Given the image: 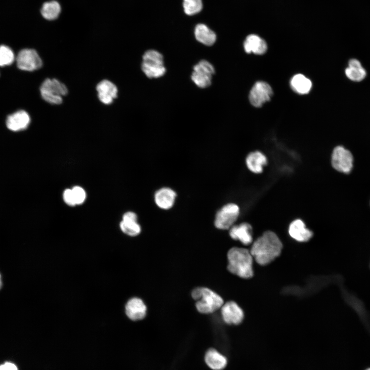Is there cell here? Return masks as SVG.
Instances as JSON below:
<instances>
[{"mask_svg": "<svg viewBox=\"0 0 370 370\" xmlns=\"http://www.w3.org/2000/svg\"><path fill=\"white\" fill-rule=\"evenodd\" d=\"M14 58V53L10 47L5 45L0 46V66L11 65Z\"/></svg>", "mask_w": 370, "mask_h": 370, "instance_id": "obj_26", "label": "cell"}, {"mask_svg": "<svg viewBox=\"0 0 370 370\" xmlns=\"http://www.w3.org/2000/svg\"><path fill=\"white\" fill-rule=\"evenodd\" d=\"M192 297L196 301L197 310L201 313L215 312L224 304L221 297L212 290L206 287H197L192 292Z\"/></svg>", "mask_w": 370, "mask_h": 370, "instance_id": "obj_3", "label": "cell"}, {"mask_svg": "<svg viewBox=\"0 0 370 370\" xmlns=\"http://www.w3.org/2000/svg\"><path fill=\"white\" fill-rule=\"evenodd\" d=\"M2 281H1V274H0V289L2 287Z\"/></svg>", "mask_w": 370, "mask_h": 370, "instance_id": "obj_32", "label": "cell"}, {"mask_svg": "<svg viewBox=\"0 0 370 370\" xmlns=\"http://www.w3.org/2000/svg\"><path fill=\"white\" fill-rule=\"evenodd\" d=\"M30 122L29 114L25 110H18L8 116L6 125L12 131L17 132L26 129Z\"/></svg>", "mask_w": 370, "mask_h": 370, "instance_id": "obj_14", "label": "cell"}, {"mask_svg": "<svg viewBox=\"0 0 370 370\" xmlns=\"http://www.w3.org/2000/svg\"><path fill=\"white\" fill-rule=\"evenodd\" d=\"M246 162L249 170L254 173H260L263 171V166L266 165L267 159L262 153L255 151L247 156Z\"/></svg>", "mask_w": 370, "mask_h": 370, "instance_id": "obj_20", "label": "cell"}, {"mask_svg": "<svg viewBox=\"0 0 370 370\" xmlns=\"http://www.w3.org/2000/svg\"><path fill=\"white\" fill-rule=\"evenodd\" d=\"M214 72V68L210 62L201 60L194 66L191 79L198 87L206 88L211 85Z\"/></svg>", "mask_w": 370, "mask_h": 370, "instance_id": "obj_7", "label": "cell"}, {"mask_svg": "<svg viewBox=\"0 0 370 370\" xmlns=\"http://www.w3.org/2000/svg\"><path fill=\"white\" fill-rule=\"evenodd\" d=\"M16 60L18 68L23 70L32 71L40 69L42 66L41 58L33 49L21 50Z\"/></svg>", "mask_w": 370, "mask_h": 370, "instance_id": "obj_8", "label": "cell"}, {"mask_svg": "<svg viewBox=\"0 0 370 370\" xmlns=\"http://www.w3.org/2000/svg\"><path fill=\"white\" fill-rule=\"evenodd\" d=\"M64 202L69 206L76 205L71 189H66L63 194Z\"/></svg>", "mask_w": 370, "mask_h": 370, "instance_id": "obj_29", "label": "cell"}, {"mask_svg": "<svg viewBox=\"0 0 370 370\" xmlns=\"http://www.w3.org/2000/svg\"><path fill=\"white\" fill-rule=\"evenodd\" d=\"M288 232L292 238L300 242L309 240L313 235L312 232L306 228L304 222L299 219L291 223Z\"/></svg>", "mask_w": 370, "mask_h": 370, "instance_id": "obj_17", "label": "cell"}, {"mask_svg": "<svg viewBox=\"0 0 370 370\" xmlns=\"http://www.w3.org/2000/svg\"><path fill=\"white\" fill-rule=\"evenodd\" d=\"M0 370H18V369L14 363L7 362L0 365Z\"/></svg>", "mask_w": 370, "mask_h": 370, "instance_id": "obj_31", "label": "cell"}, {"mask_svg": "<svg viewBox=\"0 0 370 370\" xmlns=\"http://www.w3.org/2000/svg\"><path fill=\"white\" fill-rule=\"evenodd\" d=\"M227 257V269L231 273L244 279L253 276V258L247 249L233 247L229 250Z\"/></svg>", "mask_w": 370, "mask_h": 370, "instance_id": "obj_2", "label": "cell"}, {"mask_svg": "<svg viewBox=\"0 0 370 370\" xmlns=\"http://www.w3.org/2000/svg\"><path fill=\"white\" fill-rule=\"evenodd\" d=\"M353 160L350 151L342 146H338L333 150L331 164L339 172L346 174L350 173L353 166Z\"/></svg>", "mask_w": 370, "mask_h": 370, "instance_id": "obj_9", "label": "cell"}, {"mask_svg": "<svg viewBox=\"0 0 370 370\" xmlns=\"http://www.w3.org/2000/svg\"><path fill=\"white\" fill-rule=\"evenodd\" d=\"M61 10L59 3L55 1H52L43 4L41 9V13L46 20H53L58 17Z\"/></svg>", "mask_w": 370, "mask_h": 370, "instance_id": "obj_24", "label": "cell"}, {"mask_svg": "<svg viewBox=\"0 0 370 370\" xmlns=\"http://www.w3.org/2000/svg\"><path fill=\"white\" fill-rule=\"evenodd\" d=\"M345 73L349 80L355 82L361 81L366 76V71L360 62L356 59H351L349 61Z\"/></svg>", "mask_w": 370, "mask_h": 370, "instance_id": "obj_19", "label": "cell"}, {"mask_svg": "<svg viewBox=\"0 0 370 370\" xmlns=\"http://www.w3.org/2000/svg\"><path fill=\"white\" fill-rule=\"evenodd\" d=\"M183 7L184 12L192 15L199 12L202 8L201 0H183Z\"/></svg>", "mask_w": 370, "mask_h": 370, "instance_id": "obj_27", "label": "cell"}, {"mask_svg": "<svg viewBox=\"0 0 370 370\" xmlns=\"http://www.w3.org/2000/svg\"><path fill=\"white\" fill-rule=\"evenodd\" d=\"M125 313L131 320L138 321L143 319L146 315V307L139 298L130 299L125 306Z\"/></svg>", "mask_w": 370, "mask_h": 370, "instance_id": "obj_16", "label": "cell"}, {"mask_svg": "<svg viewBox=\"0 0 370 370\" xmlns=\"http://www.w3.org/2000/svg\"><path fill=\"white\" fill-rule=\"evenodd\" d=\"M120 227L122 231L131 236H135L140 233L141 227L137 221H121Z\"/></svg>", "mask_w": 370, "mask_h": 370, "instance_id": "obj_25", "label": "cell"}, {"mask_svg": "<svg viewBox=\"0 0 370 370\" xmlns=\"http://www.w3.org/2000/svg\"><path fill=\"white\" fill-rule=\"evenodd\" d=\"M239 213L238 206L234 203L223 206L216 213L214 225L220 230H227L233 226Z\"/></svg>", "mask_w": 370, "mask_h": 370, "instance_id": "obj_6", "label": "cell"}, {"mask_svg": "<svg viewBox=\"0 0 370 370\" xmlns=\"http://www.w3.org/2000/svg\"><path fill=\"white\" fill-rule=\"evenodd\" d=\"M252 229L251 226L247 223L234 225L230 228L229 235L235 240H239L245 245H248L252 242Z\"/></svg>", "mask_w": 370, "mask_h": 370, "instance_id": "obj_15", "label": "cell"}, {"mask_svg": "<svg viewBox=\"0 0 370 370\" xmlns=\"http://www.w3.org/2000/svg\"><path fill=\"white\" fill-rule=\"evenodd\" d=\"M366 370H370V368H368V369H366Z\"/></svg>", "mask_w": 370, "mask_h": 370, "instance_id": "obj_33", "label": "cell"}, {"mask_svg": "<svg viewBox=\"0 0 370 370\" xmlns=\"http://www.w3.org/2000/svg\"><path fill=\"white\" fill-rule=\"evenodd\" d=\"M177 194L169 187L159 189L154 194V199L156 206L162 210L172 208L175 202Z\"/></svg>", "mask_w": 370, "mask_h": 370, "instance_id": "obj_12", "label": "cell"}, {"mask_svg": "<svg viewBox=\"0 0 370 370\" xmlns=\"http://www.w3.org/2000/svg\"><path fill=\"white\" fill-rule=\"evenodd\" d=\"M40 92L42 98L52 104H60L62 97L66 95L68 89L66 85L56 79H46L42 83Z\"/></svg>", "mask_w": 370, "mask_h": 370, "instance_id": "obj_5", "label": "cell"}, {"mask_svg": "<svg viewBox=\"0 0 370 370\" xmlns=\"http://www.w3.org/2000/svg\"><path fill=\"white\" fill-rule=\"evenodd\" d=\"M98 97L100 101L104 104H111L118 95V88L111 81L103 80L96 86Z\"/></svg>", "mask_w": 370, "mask_h": 370, "instance_id": "obj_13", "label": "cell"}, {"mask_svg": "<svg viewBox=\"0 0 370 370\" xmlns=\"http://www.w3.org/2000/svg\"><path fill=\"white\" fill-rule=\"evenodd\" d=\"M205 361L207 365L214 370L222 369L227 364L226 358L214 349H210L207 352Z\"/></svg>", "mask_w": 370, "mask_h": 370, "instance_id": "obj_22", "label": "cell"}, {"mask_svg": "<svg viewBox=\"0 0 370 370\" xmlns=\"http://www.w3.org/2000/svg\"><path fill=\"white\" fill-rule=\"evenodd\" d=\"M194 34L196 40L205 45L211 46L216 40L215 33L205 24L197 25Z\"/></svg>", "mask_w": 370, "mask_h": 370, "instance_id": "obj_21", "label": "cell"}, {"mask_svg": "<svg viewBox=\"0 0 370 370\" xmlns=\"http://www.w3.org/2000/svg\"><path fill=\"white\" fill-rule=\"evenodd\" d=\"M273 94L271 86L263 81L256 82L251 88L249 99L251 104L256 107H261L269 101Z\"/></svg>", "mask_w": 370, "mask_h": 370, "instance_id": "obj_10", "label": "cell"}, {"mask_svg": "<svg viewBox=\"0 0 370 370\" xmlns=\"http://www.w3.org/2000/svg\"><path fill=\"white\" fill-rule=\"evenodd\" d=\"M282 248V242L276 234L268 231L255 240L250 252L257 263L266 265L279 256Z\"/></svg>", "mask_w": 370, "mask_h": 370, "instance_id": "obj_1", "label": "cell"}, {"mask_svg": "<svg viewBox=\"0 0 370 370\" xmlns=\"http://www.w3.org/2000/svg\"><path fill=\"white\" fill-rule=\"evenodd\" d=\"M244 48L247 53L262 54L266 51L267 45L266 42L258 35L250 34L244 43Z\"/></svg>", "mask_w": 370, "mask_h": 370, "instance_id": "obj_18", "label": "cell"}, {"mask_svg": "<svg viewBox=\"0 0 370 370\" xmlns=\"http://www.w3.org/2000/svg\"><path fill=\"white\" fill-rule=\"evenodd\" d=\"M137 214L132 211L125 213L122 217V221H137Z\"/></svg>", "mask_w": 370, "mask_h": 370, "instance_id": "obj_30", "label": "cell"}, {"mask_svg": "<svg viewBox=\"0 0 370 370\" xmlns=\"http://www.w3.org/2000/svg\"><path fill=\"white\" fill-rule=\"evenodd\" d=\"M290 85L292 89L299 94L308 93L312 87L311 81L302 74L294 75L291 80Z\"/></svg>", "mask_w": 370, "mask_h": 370, "instance_id": "obj_23", "label": "cell"}, {"mask_svg": "<svg viewBox=\"0 0 370 370\" xmlns=\"http://www.w3.org/2000/svg\"><path fill=\"white\" fill-rule=\"evenodd\" d=\"M71 190L76 205L83 203L86 197L85 190L79 186H75Z\"/></svg>", "mask_w": 370, "mask_h": 370, "instance_id": "obj_28", "label": "cell"}, {"mask_svg": "<svg viewBox=\"0 0 370 370\" xmlns=\"http://www.w3.org/2000/svg\"><path fill=\"white\" fill-rule=\"evenodd\" d=\"M141 69L149 78H157L163 76L166 71L163 55L155 50L146 51L142 57Z\"/></svg>", "mask_w": 370, "mask_h": 370, "instance_id": "obj_4", "label": "cell"}, {"mask_svg": "<svg viewBox=\"0 0 370 370\" xmlns=\"http://www.w3.org/2000/svg\"><path fill=\"white\" fill-rule=\"evenodd\" d=\"M221 313L224 321L228 324H239L244 318L242 309L233 301L223 304L221 307Z\"/></svg>", "mask_w": 370, "mask_h": 370, "instance_id": "obj_11", "label": "cell"}]
</instances>
